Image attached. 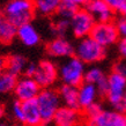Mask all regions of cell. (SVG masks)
Segmentation results:
<instances>
[{
    "instance_id": "6da1fadb",
    "label": "cell",
    "mask_w": 126,
    "mask_h": 126,
    "mask_svg": "<svg viewBox=\"0 0 126 126\" xmlns=\"http://www.w3.org/2000/svg\"><path fill=\"white\" fill-rule=\"evenodd\" d=\"M126 78L111 71L108 75V89L105 93V99L116 111L126 113Z\"/></svg>"
},
{
    "instance_id": "7a4b0ae2",
    "label": "cell",
    "mask_w": 126,
    "mask_h": 126,
    "mask_svg": "<svg viewBox=\"0 0 126 126\" xmlns=\"http://www.w3.org/2000/svg\"><path fill=\"white\" fill-rule=\"evenodd\" d=\"M2 14L16 28L31 22L36 14L34 0H9Z\"/></svg>"
},
{
    "instance_id": "3957f363",
    "label": "cell",
    "mask_w": 126,
    "mask_h": 126,
    "mask_svg": "<svg viewBox=\"0 0 126 126\" xmlns=\"http://www.w3.org/2000/svg\"><path fill=\"white\" fill-rule=\"evenodd\" d=\"M86 69V64L75 56H72L64 59L58 66V75L64 84L79 87L82 82H84Z\"/></svg>"
},
{
    "instance_id": "277c9868",
    "label": "cell",
    "mask_w": 126,
    "mask_h": 126,
    "mask_svg": "<svg viewBox=\"0 0 126 126\" xmlns=\"http://www.w3.org/2000/svg\"><path fill=\"white\" fill-rule=\"evenodd\" d=\"M74 56L86 65H94L107 57V49L87 36L80 38L74 45Z\"/></svg>"
},
{
    "instance_id": "5b68a950",
    "label": "cell",
    "mask_w": 126,
    "mask_h": 126,
    "mask_svg": "<svg viewBox=\"0 0 126 126\" xmlns=\"http://www.w3.org/2000/svg\"><path fill=\"white\" fill-rule=\"evenodd\" d=\"M36 102L38 105L43 124H51L57 110L61 107L58 90L53 88H44L36 97Z\"/></svg>"
},
{
    "instance_id": "8992f818",
    "label": "cell",
    "mask_w": 126,
    "mask_h": 126,
    "mask_svg": "<svg viewBox=\"0 0 126 126\" xmlns=\"http://www.w3.org/2000/svg\"><path fill=\"white\" fill-rule=\"evenodd\" d=\"M89 36L105 49L117 44L119 39V35L117 31V28H116V24L112 21L96 22Z\"/></svg>"
},
{
    "instance_id": "52a82bcc",
    "label": "cell",
    "mask_w": 126,
    "mask_h": 126,
    "mask_svg": "<svg viewBox=\"0 0 126 126\" xmlns=\"http://www.w3.org/2000/svg\"><path fill=\"white\" fill-rule=\"evenodd\" d=\"M34 80L38 83L42 89L52 88L59 79L58 66L51 59H43L37 64L36 72L34 74Z\"/></svg>"
},
{
    "instance_id": "ba28073f",
    "label": "cell",
    "mask_w": 126,
    "mask_h": 126,
    "mask_svg": "<svg viewBox=\"0 0 126 126\" xmlns=\"http://www.w3.org/2000/svg\"><path fill=\"white\" fill-rule=\"evenodd\" d=\"M95 19L84 8H79L71 19V32L75 38L80 39L90 35L95 26Z\"/></svg>"
},
{
    "instance_id": "9c48e42d",
    "label": "cell",
    "mask_w": 126,
    "mask_h": 126,
    "mask_svg": "<svg viewBox=\"0 0 126 126\" xmlns=\"http://www.w3.org/2000/svg\"><path fill=\"white\" fill-rule=\"evenodd\" d=\"M41 90H42V88L34 80V78L22 75V77L17 78L13 93L17 101L26 102V101H30V99H36Z\"/></svg>"
},
{
    "instance_id": "30bf717a",
    "label": "cell",
    "mask_w": 126,
    "mask_h": 126,
    "mask_svg": "<svg viewBox=\"0 0 126 126\" xmlns=\"http://www.w3.org/2000/svg\"><path fill=\"white\" fill-rule=\"evenodd\" d=\"M46 53L54 59H66L74 56V45L66 37H54L46 44Z\"/></svg>"
},
{
    "instance_id": "8fae6325",
    "label": "cell",
    "mask_w": 126,
    "mask_h": 126,
    "mask_svg": "<svg viewBox=\"0 0 126 126\" xmlns=\"http://www.w3.org/2000/svg\"><path fill=\"white\" fill-rule=\"evenodd\" d=\"M88 126H126V113L104 109L102 112L87 120Z\"/></svg>"
},
{
    "instance_id": "7c38bea8",
    "label": "cell",
    "mask_w": 126,
    "mask_h": 126,
    "mask_svg": "<svg viewBox=\"0 0 126 126\" xmlns=\"http://www.w3.org/2000/svg\"><path fill=\"white\" fill-rule=\"evenodd\" d=\"M84 9L92 14L96 22L112 21L115 15V12L108 6L104 0H87Z\"/></svg>"
},
{
    "instance_id": "4fadbf2b",
    "label": "cell",
    "mask_w": 126,
    "mask_h": 126,
    "mask_svg": "<svg viewBox=\"0 0 126 126\" xmlns=\"http://www.w3.org/2000/svg\"><path fill=\"white\" fill-rule=\"evenodd\" d=\"M81 113L80 110L61 105L57 110L52 124L54 126H80Z\"/></svg>"
},
{
    "instance_id": "5bb4252c",
    "label": "cell",
    "mask_w": 126,
    "mask_h": 126,
    "mask_svg": "<svg viewBox=\"0 0 126 126\" xmlns=\"http://www.w3.org/2000/svg\"><path fill=\"white\" fill-rule=\"evenodd\" d=\"M84 82L94 84L97 88L99 95L105 96V93L108 89V75L101 67L93 65L86 69Z\"/></svg>"
},
{
    "instance_id": "9a60e30c",
    "label": "cell",
    "mask_w": 126,
    "mask_h": 126,
    "mask_svg": "<svg viewBox=\"0 0 126 126\" xmlns=\"http://www.w3.org/2000/svg\"><path fill=\"white\" fill-rule=\"evenodd\" d=\"M22 104V124L24 126H42V117L36 99H30Z\"/></svg>"
},
{
    "instance_id": "2e32d148",
    "label": "cell",
    "mask_w": 126,
    "mask_h": 126,
    "mask_svg": "<svg viewBox=\"0 0 126 126\" xmlns=\"http://www.w3.org/2000/svg\"><path fill=\"white\" fill-rule=\"evenodd\" d=\"M16 37L20 39V42L22 43L23 45L28 46V47L37 46L41 42V35L31 22L24 23L22 26L17 27Z\"/></svg>"
},
{
    "instance_id": "e0dca14e",
    "label": "cell",
    "mask_w": 126,
    "mask_h": 126,
    "mask_svg": "<svg viewBox=\"0 0 126 126\" xmlns=\"http://www.w3.org/2000/svg\"><path fill=\"white\" fill-rule=\"evenodd\" d=\"M78 93H79V107L80 110L87 109L89 105L97 102L98 98V90L97 88L92 83L88 82H82L78 87Z\"/></svg>"
},
{
    "instance_id": "ac0fdd59",
    "label": "cell",
    "mask_w": 126,
    "mask_h": 126,
    "mask_svg": "<svg viewBox=\"0 0 126 126\" xmlns=\"http://www.w3.org/2000/svg\"><path fill=\"white\" fill-rule=\"evenodd\" d=\"M58 94H59V97H60L61 105H65V107L72 108V109L80 110L78 87L63 83L59 87V89H58Z\"/></svg>"
},
{
    "instance_id": "d6986e66",
    "label": "cell",
    "mask_w": 126,
    "mask_h": 126,
    "mask_svg": "<svg viewBox=\"0 0 126 126\" xmlns=\"http://www.w3.org/2000/svg\"><path fill=\"white\" fill-rule=\"evenodd\" d=\"M27 59L21 54H12L6 58V71L15 77H21L27 66Z\"/></svg>"
},
{
    "instance_id": "ffe728a7",
    "label": "cell",
    "mask_w": 126,
    "mask_h": 126,
    "mask_svg": "<svg viewBox=\"0 0 126 126\" xmlns=\"http://www.w3.org/2000/svg\"><path fill=\"white\" fill-rule=\"evenodd\" d=\"M17 28L8 21L2 13H0V44L7 45L16 37Z\"/></svg>"
},
{
    "instance_id": "44dd1931",
    "label": "cell",
    "mask_w": 126,
    "mask_h": 126,
    "mask_svg": "<svg viewBox=\"0 0 126 126\" xmlns=\"http://www.w3.org/2000/svg\"><path fill=\"white\" fill-rule=\"evenodd\" d=\"M35 11L42 16H52L57 14L61 0H34Z\"/></svg>"
},
{
    "instance_id": "7402d4cb",
    "label": "cell",
    "mask_w": 126,
    "mask_h": 126,
    "mask_svg": "<svg viewBox=\"0 0 126 126\" xmlns=\"http://www.w3.org/2000/svg\"><path fill=\"white\" fill-rule=\"evenodd\" d=\"M16 80H17V77L8 73L7 71L0 73V95L13 93Z\"/></svg>"
},
{
    "instance_id": "603a6c76",
    "label": "cell",
    "mask_w": 126,
    "mask_h": 126,
    "mask_svg": "<svg viewBox=\"0 0 126 126\" xmlns=\"http://www.w3.org/2000/svg\"><path fill=\"white\" fill-rule=\"evenodd\" d=\"M71 31V20L57 16L52 23V32L57 37H65L67 32Z\"/></svg>"
},
{
    "instance_id": "cb8c5ba5",
    "label": "cell",
    "mask_w": 126,
    "mask_h": 126,
    "mask_svg": "<svg viewBox=\"0 0 126 126\" xmlns=\"http://www.w3.org/2000/svg\"><path fill=\"white\" fill-rule=\"evenodd\" d=\"M78 9H79V8L74 7V6H72V5L61 2L60 7H59V9H58V12H57V14H56V15L60 16V17H64V19L71 20L73 17V15L77 13Z\"/></svg>"
},
{
    "instance_id": "d4e9b609",
    "label": "cell",
    "mask_w": 126,
    "mask_h": 126,
    "mask_svg": "<svg viewBox=\"0 0 126 126\" xmlns=\"http://www.w3.org/2000/svg\"><path fill=\"white\" fill-rule=\"evenodd\" d=\"M103 110H104L103 104L99 103L98 101H97V102H95V103H93L92 105H89L87 109H84L83 110V116L87 120H89V119H93L94 117H96L99 112H102Z\"/></svg>"
},
{
    "instance_id": "484cf974",
    "label": "cell",
    "mask_w": 126,
    "mask_h": 126,
    "mask_svg": "<svg viewBox=\"0 0 126 126\" xmlns=\"http://www.w3.org/2000/svg\"><path fill=\"white\" fill-rule=\"evenodd\" d=\"M11 115L15 122L22 123V104L17 99L11 104Z\"/></svg>"
},
{
    "instance_id": "4316f807",
    "label": "cell",
    "mask_w": 126,
    "mask_h": 126,
    "mask_svg": "<svg viewBox=\"0 0 126 126\" xmlns=\"http://www.w3.org/2000/svg\"><path fill=\"white\" fill-rule=\"evenodd\" d=\"M116 28H117V31H118L119 38H126V17L122 16V17H118L116 20Z\"/></svg>"
},
{
    "instance_id": "83f0119b",
    "label": "cell",
    "mask_w": 126,
    "mask_h": 126,
    "mask_svg": "<svg viewBox=\"0 0 126 126\" xmlns=\"http://www.w3.org/2000/svg\"><path fill=\"white\" fill-rule=\"evenodd\" d=\"M107 5L112 9L113 12H117V13H122L124 7H125V0H104Z\"/></svg>"
},
{
    "instance_id": "f1b7e54d",
    "label": "cell",
    "mask_w": 126,
    "mask_h": 126,
    "mask_svg": "<svg viewBox=\"0 0 126 126\" xmlns=\"http://www.w3.org/2000/svg\"><path fill=\"white\" fill-rule=\"evenodd\" d=\"M112 71H115V72H117L118 74H120V75H123L124 78H126V60L122 59V60L117 61L115 65H113Z\"/></svg>"
},
{
    "instance_id": "f546056e",
    "label": "cell",
    "mask_w": 126,
    "mask_h": 126,
    "mask_svg": "<svg viewBox=\"0 0 126 126\" xmlns=\"http://www.w3.org/2000/svg\"><path fill=\"white\" fill-rule=\"evenodd\" d=\"M117 51L122 59L126 60V38H119L117 42Z\"/></svg>"
},
{
    "instance_id": "4dcf8cb0",
    "label": "cell",
    "mask_w": 126,
    "mask_h": 126,
    "mask_svg": "<svg viewBox=\"0 0 126 126\" xmlns=\"http://www.w3.org/2000/svg\"><path fill=\"white\" fill-rule=\"evenodd\" d=\"M36 67H37V64H35V63H28L27 66H26V68H24L23 75L32 78L34 77V74H35V72H36Z\"/></svg>"
},
{
    "instance_id": "1f68e13d",
    "label": "cell",
    "mask_w": 126,
    "mask_h": 126,
    "mask_svg": "<svg viewBox=\"0 0 126 126\" xmlns=\"http://www.w3.org/2000/svg\"><path fill=\"white\" fill-rule=\"evenodd\" d=\"M61 2L72 5V6H74V7H77V8H81L82 6L86 5L87 0H61Z\"/></svg>"
},
{
    "instance_id": "d6a6232c",
    "label": "cell",
    "mask_w": 126,
    "mask_h": 126,
    "mask_svg": "<svg viewBox=\"0 0 126 126\" xmlns=\"http://www.w3.org/2000/svg\"><path fill=\"white\" fill-rule=\"evenodd\" d=\"M6 71V58L0 57V73Z\"/></svg>"
},
{
    "instance_id": "836d02e7",
    "label": "cell",
    "mask_w": 126,
    "mask_h": 126,
    "mask_svg": "<svg viewBox=\"0 0 126 126\" xmlns=\"http://www.w3.org/2000/svg\"><path fill=\"white\" fill-rule=\"evenodd\" d=\"M5 115H6V109H5L2 105H0V120L4 119Z\"/></svg>"
},
{
    "instance_id": "e575fe53",
    "label": "cell",
    "mask_w": 126,
    "mask_h": 126,
    "mask_svg": "<svg viewBox=\"0 0 126 126\" xmlns=\"http://www.w3.org/2000/svg\"><path fill=\"white\" fill-rule=\"evenodd\" d=\"M0 126H9V124H8V122L1 119V120H0Z\"/></svg>"
},
{
    "instance_id": "d590c367",
    "label": "cell",
    "mask_w": 126,
    "mask_h": 126,
    "mask_svg": "<svg viewBox=\"0 0 126 126\" xmlns=\"http://www.w3.org/2000/svg\"><path fill=\"white\" fill-rule=\"evenodd\" d=\"M9 126H24V125H23L22 123L15 122V123H13V124H9Z\"/></svg>"
},
{
    "instance_id": "8d00e7d4",
    "label": "cell",
    "mask_w": 126,
    "mask_h": 126,
    "mask_svg": "<svg viewBox=\"0 0 126 126\" xmlns=\"http://www.w3.org/2000/svg\"><path fill=\"white\" fill-rule=\"evenodd\" d=\"M122 14H123V16H124V17H126V5H125V7H124V9H123Z\"/></svg>"
},
{
    "instance_id": "74e56055",
    "label": "cell",
    "mask_w": 126,
    "mask_h": 126,
    "mask_svg": "<svg viewBox=\"0 0 126 126\" xmlns=\"http://www.w3.org/2000/svg\"><path fill=\"white\" fill-rule=\"evenodd\" d=\"M125 102H126V94H125Z\"/></svg>"
},
{
    "instance_id": "f35d334b",
    "label": "cell",
    "mask_w": 126,
    "mask_h": 126,
    "mask_svg": "<svg viewBox=\"0 0 126 126\" xmlns=\"http://www.w3.org/2000/svg\"><path fill=\"white\" fill-rule=\"evenodd\" d=\"M125 2H126V0H125Z\"/></svg>"
}]
</instances>
